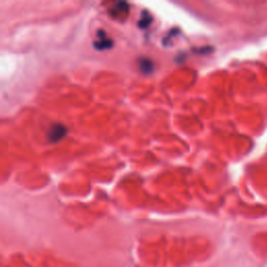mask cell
Wrapping results in <instances>:
<instances>
[{"label":"cell","mask_w":267,"mask_h":267,"mask_svg":"<svg viewBox=\"0 0 267 267\" xmlns=\"http://www.w3.org/2000/svg\"><path fill=\"white\" fill-rule=\"evenodd\" d=\"M98 37H99V40L96 41L95 47L97 49H99V50L106 49V48H110V46L112 45V40H110L109 38H107L105 34H102V35H99L98 34Z\"/></svg>","instance_id":"cell-2"},{"label":"cell","mask_w":267,"mask_h":267,"mask_svg":"<svg viewBox=\"0 0 267 267\" xmlns=\"http://www.w3.org/2000/svg\"><path fill=\"white\" fill-rule=\"evenodd\" d=\"M66 132H67V129L63 124H54L48 132L49 140L53 143L60 141L62 138L65 137Z\"/></svg>","instance_id":"cell-1"}]
</instances>
